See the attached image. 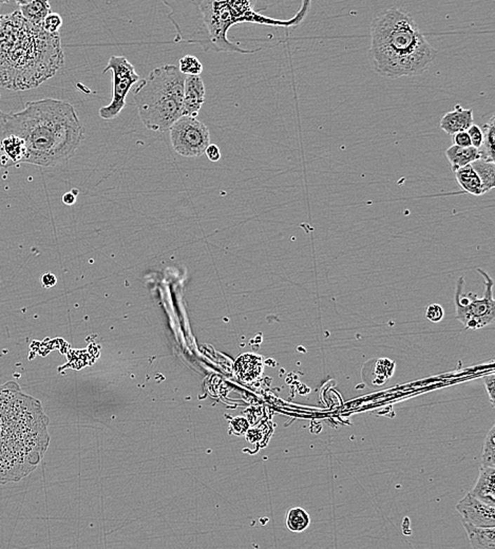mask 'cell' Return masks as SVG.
Listing matches in <instances>:
<instances>
[{
    "label": "cell",
    "instance_id": "cell-1",
    "mask_svg": "<svg viewBox=\"0 0 495 549\" xmlns=\"http://www.w3.org/2000/svg\"><path fill=\"white\" fill-rule=\"evenodd\" d=\"M49 423L41 402L18 383L0 385V485L22 481L41 464Z\"/></svg>",
    "mask_w": 495,
    "mask_h": 549
},
{
    "label": "cell",
    "instance_id": "cell-2",
    "mask_svg": "<svg viewBox=\"0 0 495 549\" xmlns=\"http://www.w3.org/2000/svg\"><path fill=\"white\" fill-rule=\"evenodd\" d=\"M0 134L25 140L29 164L55 167L74 156L85 139V129L72 105L45 98L27 102L20 112H0Z\"/></svg>",
    "mask_w": 495,
    "mask_h": 549
},
{
    "label": "cell",
    "instance_id": "cell-3",
    "mask_svg": "<svg viewBox=\"0 0 495 549\" xmlns=\"http://www.w3.org/2000/svg\"><path fill=\"white\" fill-rule=\"evenodd\" d=\"M171 12L169 18L175 26V43L197 45L205 52L256 51L242 49L228 39V31L235 25L249 22L263 26L287 27V20L262 16L268 0H163Z\"/></svg>",
    "mask_w": 495,
    "mask_h": 549
},
{
    "label": "cell",
    "instance_id": "cell-4",
    "mask_svg": "<svg viewBox=\"0 0 495 549\" xmlns=\"http://www.w3.org/2000/svg\"><path fill=\"white\" fill-rule=\"evenodd\" d=\"M60 33L46 32L20 11L0 15V86L32 89L51 79L64 66Z\"/></svg>",
    "mask_w": 495,
    "mask_h": 549
},
{
    "label": "cell",
    "instance_id": "cell-5",
    "mask_svg": "<svg viewBox=\"0 0 495 549\" xmlns=\"http://www.w3.org/2000/svg\"><path fill=\"white\" fill-rule=\"evenodd\" d=\"M370 33L369 56L381 77L396 79L423 74L438 54L412 16L397 8L376 16Z\"/></svg>",
    "mask_w": 495,
    "mask_h": 549
},
{
    "label": "cell",
    "instance_id": "cell-6",
    "mask_svg": "<svg viewBox=\"0 0 495 549\" xmlns=\"http://www.w3.org/2000/svg\"><path fill=\"white\" fill-rule=\"evenodd\" d=\"M184 75L175 65L153 69L133 88V100L147 129L165 132L182 117Z\"/></svg>",
    "mask_w": 495,
    "mask_h": 549
},
{
    "label": "cell",
    "instance_id": "cell-7",
    "mask_svg": "<svg viewBox=\"0 0 495 549\" xmlns=\"http://www.w3.org/2000/svg\"><path fill=\"white\" fill-rule=\"evenodd\" d=\"M476 272L482 274L484 282V295L480 298L473 293L463 294V289L465 286L463 277H459L456 282V291H455L456 318L463 324L466 330H480L494 324L495 320L492 278L482 268H477Z\"/></svg>",
    "mask_w": 495,
    "mask_h": 549
},
{
    "label": "cell",
    "instance_id": "cell-8",
    "mask_svg": "<svg viewBox=\"0 0 495 549\" xmlns=\"http://www.w3.org/2000/svg\"><path fill=\"white\" fill-rule=\"evenodd\" d=\"M111 72L112 94L110 104L102 107L98 111L104 119H113L121 112L126 105V98L131 88L140 81L133 65L125 56H111L103 73Z\"/></svg>",
    "mask_w": 495,
    "mask_h": 549
},
{
    "label": "cell",
    "instance_id": "cell-9",
    "mask_svg": "<svg viewBox=\"0 0 495 549\" xmlns=\"http://www.w3.org/2000/svg\"><path fill=\"white\" fill-rule=\"evenodd\" d=\"M169 130L173 150L185 158H198L211 145L209 128L197 117L182 115Z\"/></svg>",
    "mask_w": 495,
    "mask_h": 549
},
{
    "label": "cell",
    "instance_id": "cell-10",
    "mask_svg": "<svg viewBox=\"0 0 495 549\" xmlns=\"http://www.w3.org/2000/svg\"><path fill=\"white\" fill-rule=\"evenodd\" d=\"M463 521L480 527H495V507L482 502L473 494H467L456 505Z\"/></svg>",
    "mask_w": 495,
    "mask_h": 549
},
{
    "label": "cell",
    "instance_id": "cell-11",
    "mask_svg": "<svg viewBox=\"0 0 495 549\" xmlns=\"http://www.w3.org/2000/svg\"><path fill=\"white\" fill-rule=\"evenodd\" d=\"M205 102V85L200 75L186 77L182 115L197 117Z\"/></svg>",
    "mask_w": 495,
    "mask_h": 549
},
{
    "label": "cell",
    "instance_id": "cell-12",
    "mask_svg": "<svg viewBox=\"0 0 495 549\" xmlns=\"http://www.w3.org/2000/svg\"><path fill=\"white\" fill-rule=\"evenodd\" d=\"M473 124V110L463 108L461 105H456L452 111L447 112L440 119V128L449 135L467 131Z\"/></svg>",
    "mask_w": 495,
    "mask_h": 549
},
{
    "label": "cell",
    "instance_id": "cell-13",
    "mask_svg": "<svg viewBox=\"0 0 495 549\" xmlns=\"http://www.w3.org/2000/svg\"><path fill=\"white\" fill-rule=\"evenodd\" d=\"M495 467L480 466L475 485L470 494L482 502L495 507Z\"/></svg>",
    "mask_w": 495,
    "mask_h": 549
},
{
    "label": "cell",
    "instance_id": "cell-14",
    "mask_svg": "<svg viewBox=\"0 0 495 549\" xmlns=\"http://www.w3.org/2000/svg\"><path fill=\"white\" fill-rule=\"evenodd\" d=\"M468 540L473 549H495V527H480L463 521Z\"/></svg>",
    "mask_w": 495,
    "mask_h": 549
},
{
    "label": "cell",
    "instance_id": "cell-15",
    "mask_svg": "<svg viewBox=\"0 0 495 549\" xmlns=\"http://www.w3.org/2000/svg\"><path fill=\"white\" fill-rule=\"evenodd\" d=\"M446 157L450 163L451 169L455 173L461 167L467 166L474 161L480 160V152L477 148L473 147V146L458 147V146L452 145L446 150Z\"/></svg>",
    "mask_w": 495,
    "mask_h": 549
},
{
    "label": "cell",
    "instance_id": "cell-16",
    "mask_svg": "<svg viewBox=\"0 0 495 549\" xmlns=\"http://www.w3.org/2000/svg\"><path fill=\"white\" fill-rule=\"evenodd\" d=\"M263 364L261 357L253 354H244L236 362L237 375L243 381H253L260 376Z\"/></svg>",
    "mask_w": 495,
    "mask_h": 549
},
{
    "label": "cell",
    "instance_id": "cell-17",
    "mask_svg": "<svg viewBox=\"0 0 495 549\" xmlns=\"http://www.w3.org/2000/svg\"><path fill=\"white\" fill-rule=\"evenodd\" d=\"M455 177H456L457 183L461 186V190L467 194L476 197L484 194L482 182H480L477 173L472 168L471 165L461 167L458 171H455Z\"/></svg>",
    "mask_w": 495,
    "mask_h": 549
},
{
    "label": "cell",
    "instance_id": "cell-18",
    "mask_svg": "<svg viewBox=\"0 0 495 549\" xmlns=\"http://www.w3.org/2000/svg\"><path fill=\"white\" fill-rule=\"evenodd\" d=\"M20 13L28 22L43 26L45 18L51 13L49 0H33L32 3L20 7Z\"/></svg>",
    "mask_w": 495,
    "mask_h": 549
},
{
    "label": "cell",
    "instance_id": "cell-19",
    "mask_svg": "<svg viewBox=\"0 0 495 549\" xmlns=\"http://www.w3.org/2000/svg\"><path fill=\"white\" fill-rule=\"evenodd\" d=\"M472 168L477 173L482 187H484V194L490 192L495 186V164L494 162H488V161L480 160L474 161L471 164Z\"/></svg>",
    "mask_w": 495,
    "mask_h": 549
},
{
    "label": "cell",
    "instance_id": "cell-20",
    "mask_svg": "<svg viewBox=\"0 0 495 549\" xmlns=\"http://www.w3.org/2000/svg\"><path fill=\"white\" fill-rule=\"evenodd\" d=\"M285 524L291 532H303L310 524V515L301 507H293L289 509L285 517Z\"/></svg>",
    "mask_w": 495,
    "mask_h": 549
},
{
    "label": "cell",
    "instance_id": "cell-21",
    "mask_svg": "<svg viewBox=\"0 0 495 549\" xmlns=\"http://www.w3.org/2000/svg\"><path fill=\"white\" fill-rule=\"evenodd\" d=\"M494 117H491L490 121L482 128L484 132V140H482V146H480V159L488 161V162H494V135H495Z\"/></svg>",
    "mask_w": 495,
    "mask_h": 549
},
{
    "label": "cell",
    "instance_id": "cell-22",
    "mask_svg": "<svg viewBox=\"0 0 495 549\" xmlns=\"http://www.w3.org/2000/svg\"><path fill=\"white\" fill-rule=\"evenodd\" d=\"M482 467H495V426L484 437L482 452Z\"/></svg>",
    "mask_w": 495,
    "mask_h": 549
},
{
    "label": "cell",
    "instance_id": "cell-23",
    "mask_svg": "<svg viewBox=\"0 0 495 549\" xmlns=\"http://www.w3.org/2000/svg\"><path fill=\"white\" fill-rule=\"evenodd\" d=\"M178 68L186 77H192V75H200L204 67L196 56L185 55L180 58Z\"/></svg>",
    "mask_w": 495,
    "mask_h": 549
},
{
    "label": "cell",
    "instance_id": "cell-24",
    "mask_svg": "<svg viewBox=\"0 0 495 549\" xmlns=\"http://www.w3.org/2000/svg\"><path fill=\"white\" fill-rule=\"evenodd\" d=\"M62 26V18L60 14L50 13L47 18H45L43 22V28L46 32L51 33H60V28Z\"/></svg>",
    "mask_w": 495,
    "mask_h": 549
},
{
    "label": "cell",
    "instance_id": "cell-25",
    "mask_svg": "<svg viewBox=\"0 0 495 549\" xmlns=\"http://www.w3.org/2000/svg\"><path fill=\"white\" fill-rule=\"evenodd\" d=\"M310 7H312V0H302L299 11L295 14V16H293L291 20H287V22H289V28L299 26V25L308 18Z\"/></svg>",
    "mask_w": 495,
    "mask_h": 549
},
{
    "label": "cell",
    "instance_id": "cell-26",
    "mask_svg": "<svg viewBox=\"0 0 495 549\" xmlns=\"http://www.w3.org/2000/svg\"><path fill=\"white\" fill-rule=\"evenodd\" d=\"M444 312L442 305H437V303H432L425 310V318L429 322H433V324H438L442 322L444 318Z\"/></svg>",
    "mask_w": 495,
    "mask_h": 549
},
{
    "label": "cell",
    "instance_id": "cell-27",
    "mask_svg": "<svg viewBox=\"0 0 495 549\" xmlns=\"http://www.w3.org/2000/svg\"><path fill=\"white\" fill-rule=\"evenodd\" d=\"M467 132L469 134L470 140H471V145L480 150L482 144V140H484V132H482V128L473 124V125L470 126Z\"/></svg>",
    "mask_w": 495,
    "mask_h": 549
},
{
    "label": "cell",
    "instance_id": "cell-28",
    "mask_svg": "<svg viewBox=\"0 0 495 549\" xmlns=\"http://www.w3.org/2000/svg\"><path fill=\"white\" fill-rule=\"evenodd\" d=\"M484 388H486L487 394H488L489 398H490L491 404L494 406V397H495V374L491 373V374L487 375L484 378Z\"/></svg>",
    "mask_w": 495,
    "mask_h": 549
},
{
    "label": "cell",
    "instance_id": "cell-29",
    "mask_svg": "<svg viewBox=\"0 0 495 549\" xmlns=\"http://www.w3.org/2000/svg\"><path fill=\"white\" fill-rule=\"evenodd\" d=\"M453 143L455 146L458 147H470L471 145V140H470L469 134L467 131L457 132V133L453 134Z\"/></svg>",
    "mask_w": 495,
    "mask_h": 549
},
{
    "label": "cell",
    "instance_id": "cell-30",
    "mask_svg": "<svg viewBox=\"0 0 495 549\" xmlns=\"http://www.w3.org/2000/svg\"><path fill=\"white\" fill-rule=\"evenodd\" d=\"M41 284L45 289H51L58 284V278H56L55 274H51V272H47V274L41 276Z\"/></svg>",
    "mask_w": 495,
    "mask_h": 549
},
{
    "label": "cell",
    "instance_id": "cell-31",
    "mask_svg": "<svg viewBox=\"0 0 495 549\" xmlns=\"http://www.w3.org/2000/svg\"><path fill=\"white\" fill-rule=\"evenodd\" d=\"M205 154L211 162H218L221 159V152H220L219 147L216 145H209L205 150Z\"/></svg>",
    "mask_w": 495,
    "mask_h": 549
},
{
    "label": "cell",
    "instance_id": "cell-32",
    "mask_svg": "<svg viewBox=\"0 0 495 549\" xmlns=\"http://www.w3.org/2000/svg\"><path fill=\"white\" fill-rule=\"evenodd\" d=\"M77 201V196L73 192H67L62 197V202L66 205H73Z\"/></svg>",
    "mask_w": 495,
    "mask_h": 549
},
{
    "label": "cell",
    "instance_id": "cell-33",
    "mask_svg": "<svg viewBox=\"0 0 495 549\" xmlns=\"http://www.w3.org/2000/svg\"><path fill=\"white\" fill-rule=\"evenodd\" d=\"M32 1L33 0H16V3L18 4L20 7H22V6L28 5V4L32 3Z\"/></svg>",
    "mask_w": 495,
    "mask_h": 549
},
{
    "label": "cell",
    "instance_id": "cell-34",
    "mask_svg": "<svg viewBox=\"0 0 495 549\" xmlns=\"http://www.w3.org/2000/svg\"><path fill=\"white\" fill-rule=\"evenodd\" d=\"M10 0H0V4H8Z\"/></svg>",
    "mask_w": 495,
    "mask_h": 549
},
{
    "label": "cell",
    "instance_id": "cell-35",
    "mask_svg": "<svg viewBox=\"0 0 495 549\" xmlns=\"http://www.w3.org/2000/svg\"><path fill=\"white\" fill-rule=\"evenodd\" d=\"M0 112H1V111H0Z\"/></svg>",
    "mask_w": 495,
    "mask_h": 549
}]
</instances>
